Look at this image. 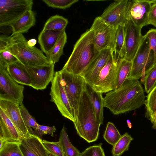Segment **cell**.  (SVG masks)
<instances>
[{
	"label": "cell",
	"instance_id": "cell-1",
	"mask_svg": "<svg viewBox=\"0 0 156 156\" xmlns=\"http://www.w3.org/2000/svg\"><path fill=\"white\" fill-rule=\"evenodd\" d=\"M144 92L139 80L127 78L118 89L106 94L104 106L115 115L135 110L144 104Z\"/></svg>",
	"mask_w": 156,
	"mask_h": 156
},
{
	"label": "cell",
	"instance_id": "cell-2",
	"mask_svg": "<svg viewBox=\"0 0 156 156\" xmlns=\"http://www.w3.org/2000/svg\"><path fill=\"white\" fill-rule=\"evenodd\" d=\"M94 33L90 28L80 36L62 69L80 75L99 53L93 42Z\"/></svg>",
	"mask_w": 156,
	"mask_h": 156
},
{
	"label": "cell",
	"instance_id": "cell-3",
	"mask_svg": "<svg viewBox=\"0 0 156 156\" xmlns=\"http://www.w3.org/2000/svg\"><path fill=\"white\" fill-rule=\"evenodd\" d=\"M74 114L73 123L79 135L88 143L96 141L101 125L96 119L86 86Z\"/></svg>",
	"mask_w": 156,
	"mask_h": 156
},
{
	"label": "cell",
	"instance_id": "cell-4",
	"mask_svg": "<svg viewBox=\"0 0 156 156\" xmlns=\"http://www.w3.org/2000/svg\"><path fill=\"white\" fill-rule=\"evenodd\" d=\"M11 36L9 50L24 66L38 67L50 65L52 63L43 54L35 47H30L22 34Z\"/></svg>",
	"mask_w": 156,
	"mask_h": 156
},
{
	"label": "cell",
	"instance_id": "cell-5",
	"mask_svg": "<svg viewBox=\"0 0 156 156\" xmlns=\"http://www.w3.org/2000/svg\"><path fill=\"white\" fill-rule=\"evenodd\" d=\"M154 53L150 50L149 41L143 35L137 51L132 62L130 72L127 78L139 80L150 71L153 64Z\"/></svg>",
	"mask_w": 156,
	"mask_h": 156
},
{
	"label": "cell",
	"instance_id": "cell-6",
	"mask_svg": "<svg viewBox=\"0 0 156 156\" xmlns=\"http://www.w3.org/2000/svg\"><path fill=\"white\" fill-rule=\"evenodd\" d=\"M50 95V101L55 104L62 115L73 122L74 112L66 93L60 71L55 73Z\"/></svg>",
	"mask_w": 156,
	"mask_h": 156
},
{
	"label": "cell",
	"instance_id": "cell-7",
	"mask_svg": "<svg viewBox=\"0 0 156 156\" xmlns=\"http://www.w3.org/2000/svg\"><path fill=\"white\" fill-rule=\"evenodd\" d=\"M32 0H0V26H10L27 11L32 9Z\"/></svg>",
	"mask_w": 156,
	"mask_h": 156
},
{
	"label": "cell",
	"instance_id": "cell-8",
	"mask_svg": "<svg viewBox=\"0 0 156 156\" xmlns=\"http://www.w3.org/2000/svg\"><path fill=\"white\" fill-rule=\"evenodd\" d=\"M116 28L105 23L99 16L95 18L90 29L93 31V42L98 51L109 49L114 52Z\"/></svg>",
	"mask_w": 156,
	"mask_h": 156
},
{
	"label": "cell",
	"instance_id": "cell-9",
	"mask_svg": "<svg viewBox=\"0 0 156 156\" xmlns=\"http://www.w3.org/2000/svg\"><path fill=\"white\" fill-rule=\"evenodd\" d=\"M24 89L10 76L7 68H0V100L21 105L24 98Z\"/></svg>",
	"mask_w": 156,
	"mask_h": 156
},
{
	"label": "cell",
	"instance_id": "cell-10",
	"mask_svg": "<svg viewBox=\"0 0 156 156\" xmlns=\"http://www.w3.org/2000/svg\"><path fill=\"white\" fill-rule=\"evenodd\" d=\"M60 71L66 93L74 112L78 107L86 83L80 75L74 74L62 69Z\"/></svg>",
	"mask_w": 156,
	"mask_h": 156
},
{
	"label": "cell",
	"instance_id": "cell-11",
	"mask_svg": "<svg viewBox=\"0 0 156 156\" xmlns=\"http://www.w3.org/2000/svg\"><path fill=\"white\" fill-rule=\"evenodd\" d=\"M117 65V60L113 52L92 87L95 91L103 93L115 89Z\"/></svg>",
	"mask_w": 156,
	"mask_h": 156
},
{
	"label": "cell",
	"instance_id": "cell-12",
	"mask_svg": "<svg viewBox=\"0 0 156 156\" xmlns=\"http://www.w3.org/2000/svg\"><path fill=\"white\" fill-rule=\"evenodd\" d=\"M130 0H115L111 3L99 16L107 24L116 28L124 23L127 18Z\"/></svg>",
	"mask_w": 156,
	"mask_h": 156
},
{
	"label": "cell",
	"instance_id": "cell-13",
	"mask_svg": "<svg viewBox=\"0 0 156 156\" xmlns=\"http://www.w3.org/2000/svg\"><path fill=\"white\" fill-rule=\"evenodd\" d=\"M142 28L136 26L127 16L124 23L125 56L124 59L132 61L140 44L143 36Z\"/></svg>",
	"mask_w": 156,
	"mask_h": 156
},
{
	"label": "cell",
	"instance_id": "cell-14",
	"mask_svg": "<svg viewBox=\"0 0 156 156\" xmlns=\"http://www.w3.org/2000/svg\"><path fill=\"white\" fill-rule=\"evenodd\" d=\"M113 52L109 49L100 51L80 75L87 84L93 86L97 80L101 71L107 63Z\"/></svg>",
	"mask_w": 156,
	"mask_h": 156
},
{
	"label": "cell",
	"instance_id": "cell-15",
	"mask_svg": "<svg viewBox=\"0 0 156 156\" xmlns=\"http://www.w3.org/2000/svg\"><path fill=\"white\" fill-rule=\"evenodd\" d=\"M54 65L52 63L49 65L38 67L24 66L30 77V86L37 90L45 89L54 77Z\"/></svg>",
	"mask_w": 156,
	"mask_h": 156
},
{
	"label": "cell",
	"instance_id": "cell-16",
	"mask_svg": "<svg viewBox=\"0 0 156 156\" xmlns=\"http://www.w3.org/2000/svg\"><path fill=\"white\" fill-rule=\"evenodd\" d=\"M152 4L149 0H130L127 16L137 26L142 28L148 25Z\"/></svg>",
	"mask_w": 156,
	"mask_h": 156
},
{
	"label": "cell",
	"instance_id": "cell-17",
	"mask_svg": "<svg viewBox=\"0 0 156 156\" xmlns=\"http://www.w3.org/2000/svg\"><path fill=\"white\" fill-rule=\"evenodd\" d=\"M19 105L16 103L0 100V108L13 124L22 138L30 133L24 122Z\"/></svg>",
	"mask_w": 156,
	"mask_h": 156
},
{
	"label": "cell",
	"instance_id": "cell-18",
	"mask_svg": "<svg viewBox=\"0 0 156 156\" xmlns=\"http://www.w3.org/2000/svg\"><path fill=\"white\" fill-rule=\"evenodd\" d=\"M20 144L24 156H51L43 144L41 139L37 135L30 133L22 138Z\"/></svg>",
	"mask_w": 156,
	"mask_h": 156
},
{
	"label": "cell",
	"instance_id": "cell-19",
	"mask_svg": "<svg viewBox=\"0 0 156 156\" xmlns=\"http://www.w3.org/2000/svg\"><path fill=\"white\" fill-rule=\"evenodd\" d=\"M0 136L6 142H20L22 137L10 120L0 108Z\"/></svg>",
	"mask_w": 156,
	"mask_h": 156
},
{
	"label": "cell",
	"instance_id": "cell-20",
	"mask_svg": "<svg viewBox=\"0 0 156 156\" xmlns=\"http://www.w3.org/2000/svg\"><path fill=\"white\" fill-rule=\"evenodd\" d=\"M35 23L36 18L34 12L32 9L27 11L10 25L12 31L11 36L27 32L35 25Z\"/></svg>",
	"mask_w": 156,
	"mask_h": 156
},
{
	"label": "cell",
	"instance_id": "cell-21",
	"mask_svg": "<svg viewBox=\"0 0 156 156\" xmlns=\"http://www.w3.org/2000/svg\"><path fill=\"white\" fill-rule=\"evenodd\" d=\"M65 30L57 31L43 29L38 36V43L41 50L45 54L48 53L55 44Z\"/></svg>",
	"mask_w": 156,
	"mask_h": 156
},
{
	"label": "cell",
	"instance_id": "cell-22",
	"mask_svg": "<svg viewBox=\"0 0 156 156\" xmlns=\"http://www.w3.org/2000/svg\"><path fill=\"white\" fill-rule=\"evenodd\" d=\"M86 88L94 110L96 119L101 125L103 123V98L102 93L95 91L92 86L87 84Z\"/></svg>",
	"mask_w": 156,
	"mask_h": 156
},
{
	"label": "cell",
	"instance_id": "cell-23",
	"mask_svg": "<svg viewBox=\"0 0 156 156\" xmlns=\"http://www.w3.org/2000/svg\"><path fill=\"white\" fill-rule=\"evenodd\" d=\"M7 70L11 77L18 83L30 86V77L23 65L20 62L9 64Z\"/></svg>",
	"mask_w": 156,
	"mask_h": 156
},
{
	"label": "cell",
	"instance_id": "cell-24",
	"mask_svg": "<svg viewBox=\"0 0 156 156\" xmlns=\"http://www.w3.org/2000/svg\"><path fill=\"white\" fill-rule=\"evenodd\" d=\"M124 23L117 26L115 35L114 53L118 61L124 59L125 56Z\"/></svg>",
	"mask_w": 156,
	"mask_h": 156
},
{
	"label": "cell",
	"instance_id": "cell-25",
	"mask_svg": "<svg viewBox=\"0 0 156 156\" xmlns=\"http://www.w3.org/2000/svg\"><path fill=\"white\" fill-rule=\"evenodd\" d=\"M132 62L124 59L120 60L117 65L115 89H118L127 78L130 72Z\"/></svg>",
	"mask_w": 156,
	"mask_h": 156
},
{
	"label": "cell",
	"instance_id": "cell-26",
	"mask_svg": "<svg viewBox=\"0 0 156 156\" xmlns=\"http://www.w3.org/2000/svg\"><path fill=\"white\" fill-rule=\"evenodd\" d=\"M67 36L66 32L63 34L51 50L45 54L50 61L54 64L58 62L63 54L64 46L67 42Z\"/></svg>",
	"mask_w": 156,
	"mask_h": 156
},
{
	"label": "cell",
	"instance_id": "cell-27",
	"mask_svg": "<svg viewBox=\"0 0 156 156\" xmlns=\"http://www.w3.org/2000/svg\"><path fill=\"white\" fill-rule=\"evenodd\" d=\"M58 141L62 145L65 156H78L80 153L71 143L64 126L61 131Z\"/></svg>",
	"mask_w": 156,
	"mask_h": 156
},
{
	"label": "cell",
	"instance_id": "cell-28",
	"mask_svg": "<svg viewBox=\"0 0 156 156\" xmlns=\"http://www.w3.org/2000/svg\"><path fill=\"white\" fill-rule=\"evenodd\" d=\"M19 107L24 122L28 131L31 134L37 136L39 124L35 118L30 114L23 103L19 105Z\"/></svg>",
	"mask_w": 156,
	"mask_h": 156
},
{
	"label": "cell",
	"instance_id": "cell-29",
	"mask_svg": "<svg viewBox=\"0 0 156 156\" xmlns=\"http://www.w3.org/2000/svg\"><path fill=\"white\" fill-rule=\"evenodd\" d=\"M68 23L67 19L62 16L56 15L50 17L45 22L43 29L62 31Z\"/></svg>",
	"mask_w": 156,
	"mask_h": 156
},
{
	"label": "cell",
	"instance_id": "cell-30",
	"mask_svg": "<svg viewBox=\"0 0 156 156\" xmlns=\"http://www.w3.org/2000/svg\"><path fill=\"white\" fill-rule=\"evenodd\" d=\"M133 140L130 135L125 133L113 146L112 150L113 156H120L129 149V144Z\"/></svg>",
	"mask_w": 156,
	"mask_h": 156
},
{
	"label": "cell",
	"instance_id": "cell-31",
	"mask_svg": "<svg viewBox=\"0 0 156 156\" xmlns=\"http://www.w3.org/2000/svg\"><path fill=\"white\" fill-rule=\"evenodd\" d=\"M20 142H6L0 148V156H24Z\"/></svg>",
	"mask_w": 156,
	"mask_h": 156
},
{
	"label": "cell",
	"instance_id": "cell-32",
	"mask_svg": "<svg viewBox=\"0 0 156 156\" xmlns=\"http://www.w3.org/2000/svg\"><path fill=\"white\" fill-rule=\"evenodd\" d=\"M144 104L145 116L149 119L156 112V85L148 94Z\"/></svg>",
	"mask_w": 156,
	"mask_h": 156
},
{
	"label": "cell",
	"instance_id": "cell-33",
	"mask_svg": "<svg viewBox=\"0 0 156 156\" xmlns=\"http://www.w3.org/2000/svg\"><path fill=\"white\" fill-rule=\"evenodd\" d=\"M121 136L114 124L110 122H108L103 135L105 140L109 144L113 146Z\"/></svg>",
	"mask_w": 156,
	"mask_h": 156
},
{
	"label": "cell",
	"instance_id": "cell-34",
	"mask_svg": "<svg viewBox=\"0 0 156 156\" xmlns=\"http://www.w3.org/2000/svg\"><path fill=\"white\" fill-rule=\"evenodd\" d=\"M42 143L46 149L51 156H65L60 142H50L42 140Z\"/></svg>",
	"mask_w": 156,
	"mask_h": 156
},
{
	"label": "cell",
	"instance_id": "cell-35",
	"mask_svg": "<svg viewBox=\"0 0 156 156\" xmlns=\"http://www.w3.org/2000/svg\"><path fill=\"white\" fill-rule=\"evenodd\" d=\"M143 82L144 91L148 94L156 85V66L145 75Z\"/></svg>",
	"mask_w": 156,
	"mask_h": 156
},
{
	"label": "cell",
	"instance_id": "cell-36",
	"mask_svg": "<svg viewBox=\"0 0 156 156\" xmlns=\"http://www.w3.org/2000/svg\"><path fill=\"white\" fill-rule=\"evenodd\" d=\"M48 6L53 8L66 9L78 2V0H43Z\"/></svg>",
	"mask_w": 156,
	"mask_h": 156
},
{
	"label": "cell",
	"instance_id": "cell-37",
	"mask_svg": "<svg viewBox=\"0 0 156 156\" xmlns=\"http://www.w3.org/2000/svg\"><path fill=\"white\" fill-rule=\"evenodd\" d=\"M0 68H7L8 65L19 62L18 59L7 50L0 52Z\"/></svg>",
	"mask_w": 156,
	"mask_h": 156
},
{
	"label": "cell",
	"instance_id": "cell-38",
	"mask_svg": "<svg viewBox=\"0 0 156 156\" xmlns=\"http://www.w3.org/2000/svg\"><path fill=\"white\" fill-rule=\"evenodd\" d=\"M145 35L148 40L150 50H152L154 53V61L151 70L156 66V29H150Z\"/></svg>",
	"mask_w": 156,
	"mask_h": 156
},
{
	"label": "cell",
	"instance_id": "cell-39",
	"mask_svg": "<svg viewBox=\"0 0 156 156\" xmlns=\"http://www.w3.org/2000/svg\"><path fill=\"white\" fill-rule=\"evenodd\" d=\"M78 156H105L101 144L91 146L86 148Z\"/></svg>",
	"mask_w": 156,
	"mask_h": 156
},
{
	"label": "cell",
	"instance_id": "cell-40",
	"mask_svg": "<svg viewBox=\"0 0 156 156\" xmlns=\"http://www.w3.org/2000/svg\"><path fill=\"white\" fill-rule=\"evenodd\" d=\"M39 132L37 136L39 137H41L43 134H49L52 136L56 130L55 126H49L41 125L38 124Z\"/></svg>",
	"mask_w": 156,
	"mask_h": 156
},
{
	"label": "cell",
	"instance_id": "cell-41",
	"mask_svg": "<svg viewBox=\"0 0 156 156\" xmlns=\"http://www.w3.org/2000/svg\"><path fill=\"white\" fill-rule=\"evenodd\" d=\"M11 36L5 35L0 36V52L7 50L10 44Z\"/></svg>",
	"mask_w": 156,
	"mask_h": 156
},
{
	"label": "cell",
	"instance_id": "cell-42",
	"mask_svg": "<svg viewBox=\"0 0 156 156\" xmlns=\"http://www.w3.org/2000/svg\"><path fill=\"white\" fill-rule=\"evenodd\" d=\"M148 24L156 27V3L152 5L149 15Z\"/></svg>",
	"mask_w": 156,
	"mask_h": 156
},
{
	"label": "cell",
	"instance_id": "cell-43",
	"mask_svg": "<svg viewBox=\"0 0 156 156\" xmlns=\"http://www.w3.org/2000/svg\"><path fill=\"white\" fill-rule=\"evenodd\" d=\"M149 120L153 124L152 128L156 129V112Z\"/></svg>",
	"mask_w": 156,
	"mask_h": 156
},
{
	"label": "cell",
	"instance_id": "cell-44",
	"mask_svg": "<svg viewBox=\"0 0 156 156\" xmlns=\"http://www.w3.org/2000/svg\"><path fill=\"white\" fill-rule=\"evenodd\" d=\"M37 43V40L34 38L29 40L27 41L28 44L30 47H34Z\"/></svg>",
	"mask_w": 156,
	"mask_h": 156
},
{
	"label": "cell",
	"instance_id": "cell-45",
	"mask_svg": "<svg viewBox=\"0 0 156 156\" xmlns=\"http://www.w3.org/2000/svg\"><path fill=\"white\" fill-rule=\"evenodd\" d=\"M6 142V141L3 138L0 136V148L2 147Z\"/></svg>",
	"mask_w": 156,
	"mask_h": 156
},
{
	"label": "cell",
	"instance_id": "cell-46",
	"mask_svg": "<svg viewBox=\"0 0 156 156\" xmlns=\"http://www.w3.org/2000/svg\"><path fill=\"white\" fill-rule=\"evenodd\" d=\"M127 122V124L128 125V126L129 128H131L132 127V124L130 121L129 120H127L126 121Z\"/></svg>",
	"mask_w": 156,
	"mask_h": 156
}]
</instances>
